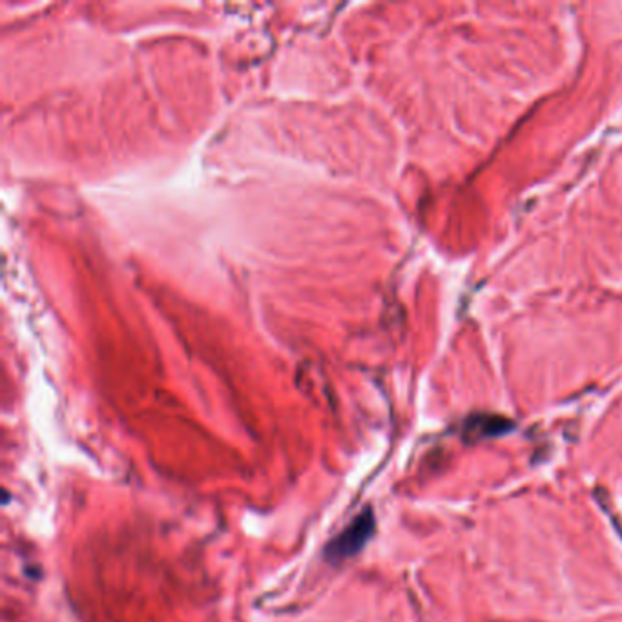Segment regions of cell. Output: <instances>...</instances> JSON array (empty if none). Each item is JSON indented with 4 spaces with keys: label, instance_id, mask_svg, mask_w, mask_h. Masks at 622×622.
Segmentation results:
<instances>
[{
    "label": "cell",
    "instance_id": "1",
    "mask_svg": "<svg viewBox=\"0 0 622 622\" xmlns=\"http://www.w3.org/2000/svg\"><path fill=\"white\" fill-rule=\"evenodd\" d=\"M374 531V515L371 509H365L354 520L341 531L340 535L334 537L325 549V558L329 562H341L349 557H354L360 553L365 544L369 542Z\"/></svg>",
    "mask_w": 622,
    "mask_h": 622
}]
</instances>
